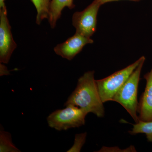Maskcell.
<instances>
[{
    "label": "cell",
    "instance_id": "obj_1",
    "mask_svg": "<svg viewBox=\"0 0 152 152\" xmlns=\"http://www.w3.org/2000/svg\"><path fill=\"white\" fill-rule=\"evenodd\" d=\"M94 78V71L86 72L78 79L77 87L70 95L64 106H77L98 118L104 115V108Z\"/></svg>",
    "mask_w": 152,
    "mask_h": 152
},
{
    "label": "cell",
    "instance_id": "obj_2",
    "mask_svg": "<svg viewBox=\"0 0 152 152\" xmlns=\"http://www.w3.org/2000/svg\"><path fill=\"white\" fill-rule=\"evenodd\" d=\"M145 60V58L142 56L141 61L139 65L124 84L117 92L112 100L121 105L136 123L139 121L137 115L139 103L137 100L138 88L141 72Z\"/></svg>",
    "mask_w": 152,
    "mask_h": 152
},
{
    "label": "cell",
    "instance_id": "obj_3",
    "mask_svg": "<svg viewBox=\"0 0 152 152\" xmlns=\"http://www.w3.org/2000/svg\"><path fill=\"white\" fill-rule=\"evenodd\" d=\"M66 108L57 110L49 115L47 120L49 127L57 131H66L79 128L85 124L88 113L77 106L69 104Z\"/></svg>",
    "mask_w": 152,
    "mask_h": 152
},
{
    "label": "cell",
    "instance_id": "obj_4",
    "mask_svg": "<svg viewBox=\"0 0 152 152\" xmlns=\"http://www.w3.org/2000/svg\"><path fill=\"white\" fill-rule=\"evenodd\" d=\"M142 56L134 63L111 75L101 80H96L97 86L103 102L113 100L117 92L127 80L141 61Z\"/></svg>",
    "mask_w": 152,
    "mask_h": 152
},
{
    "label": "cell",
    "instance_id": "obj_5",
    "mask_svg": "<svg viewBox=\"0 0 152 152\" xmlns=\"http://www.w3.org/2000/svg\"><path fill=\"white\" fill-rule=\"evenodd\" d=\"M102 5L96 0L83 10L76 12L72 16V25L76 34L91 38L96 30L97 17L99 9Z\"/></svg>",
    "mask_w": 152,
    "mask_h": 152
},
{
    "label": "cell",
    "instance_id": "obj_6",
    "mask_svg": "<svg viewBox=\"0 0 152 152\" xmlns=\"http://www.w3.org/2000/svg\"><path fill=\"white\" fill-rule=\"evenodd\" d=\"M17 47L7 17L6 7L0 8V62L7 64Z\"/></svg>",
    "mask_w": 152,
    "mask_h": 152
},
{
    "label": "cell",
    "instance_id": "obj_7",
    "mask_svg": "<svg viewBox=\"0 0 152 152\" xmlns=\"http://www.w3.org/2000/svg\"><path fill=\"white\" fill-rule=\"evenodd\" d=\"M94 42L91 38L75 33L64 42L57 45L54 48V51L58 56L71 61L81 51L85 46L93 44Z\"/></svg>",
    "mask_w": 152,
    "mask_h": 152
},
{
    "label": "cell",
    "instance_id": "obj_8",
    "mask_svg": "<svg viewBox=\"0 0 152 152\" xmlns=\"http://www.w3.org/2000/svg\"><path fill=\"white\" fill-rule=\"evenodd\" d=\"M144 78L146 81V85L138 103V116L140 121H152V68Z\"/></svg>",
    "mask_w": 152,
    "mask_h": 152
},
{
    "label": "cell",
    "instance_id": "obj_9",
    "mask_svg": "<svg viewBox=\"0 0 152 152\" xmlns=\"http://www.w3.org/2000/svg\"><path fill=\"white\" fill-rule=\"evenodd\" d=\"M74 0H51L48 21L52 28H54L57 21L61 18L62 12L65 7L72 9L75 7Z\"/></svg>",
    "mask_w": 152,
    "mask_h": 152
},
{
    "label": "cell",
    "instance_id": "obj_10",
    "mask_svg": "<svg viewBox=\"0 0 152 152\" xmlns=\"http://www.w3.org/2000/svg\"><path fill=\"white\" fill-rule=\"evenodd\" d=\"M37 11L36 23L40 25L45 19H48L51 0H31Z\"/></svg>",
    "mask_w": 152,
    "mask_h": 152
},
{
    "label": "cell",
    "instance_id": "obj_11",
    "mask_svg": "<svg viewBox=\"0 0 152 152\" xmlns=\"http://www.w3.org/2000/svg\"><path fill=\"white\" fill-rule=\"evenodd\" d=\"M129 133L132 135L145 134L148 141L152 142V121L145 122L139 120L137 123L133 125L132 131Z\"/></svg>",
    "mask_w": 152,
    "mask_h": 152
},
{
    "label": "cell",
    "instance_id": "obj_12",
    "mask_svg": "<svg viewBox=\"0 0 152 152\" xmlns=\"http://www.w3.org/2000/svg\"><path fill=\"white\" fill-rule=\"evenodd\" d=\"M0 152H21L13 143L10 133L1 130L0 131Z\"/></svg>",
    "mask_w": 152,
    "mask_h": 152
},
{
    "label": "cell",
    "instance_id": "obj_13",
    "mask_svg": "<svg viewBox=\"0 0 152 152\" xmlns=\"http://www.w3.org/2000/svg\"><path fill=\"white\" fill-rule=\"evenodd\" d=\"M87 133L76 134L75 136V141L73 145L67 151V152H80L82 147L84 145L86 141Z\"/></svg>",
    "mask_w": 152,
    "mask_h": 152
},
{
    "label": "cell",
    "instance_id": "obj_14",
    "mask_svg": "<svg viewBox=\"0 0 152 152\" xmlns=\"http://www.w3.org/2000/svg\"><path fill=\"white\" fill-rule=\"evenodd\" d=\"M9 72L7 70V69L4 66L1 64V76H3L4 75H9Z\"/></svg>",
    "mask_w": 152,
    "mask_h": 152
},
{
    "label": "cell",
    "instance_id": "obj_15",
    "mask_svg": "<svg viewBox=\"0 0 152 152\" xmlns=\"http://www.w3.org/2000/svg\"><path fill=\"white\" fill-rule=\"evenodd\" d=\"M98 1L102 5L106 4V3L110 2L115 1H120V0H96ZM129 1H140V0H129Z\"/></svg>",
    "mask_w": 152,
    "mask_h": 152
},
{
    "label": "cell",
    "instance_id": "obj_16",
    "mask_svg": "<svg viewBox=\"0 0 152 152\" xmlns=\"http://www.w3.org/2000/svg\"><path fill=\"white\" fill-rule=\"evenodd\" d=\"M5 0H0V8L5 7Z\"/></svg>",
    "mask_w": 152,
    "mask_h": 152
}]
</instances>
